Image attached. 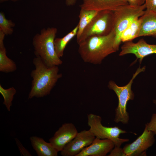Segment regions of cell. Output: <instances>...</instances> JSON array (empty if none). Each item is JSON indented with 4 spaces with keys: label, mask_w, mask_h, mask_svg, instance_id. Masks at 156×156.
I'll use <instances>...</instances> for the list:
<instances>
[{
    "label": "cell",
    "mask_w": 156,
    "mask_h": 156,
    "mask_svg": "<svg viewBox=\"0 0 156 156\" xmlns=\"http://www.w3.org/2000/svg\"><path fill=\"white\" fill-rule=\"evenodd\" d=\"M115 33L113 29L108 34L93 36L79 44L78 52L83 61L94 64H100L109 55L118 50L115 44Z\"/></svg>",
    "instance_id": "1"
},
{
    "label": "cell",
    "mask_w": 156,
    "mask_h": 156,
    "mask_svg": "<svg viewBox=\"0 0 156 156\" xmlns=\"http://www.w3.org/2000/svg\"><path fill=\"white\" fill-rule=\"evenodd\" d=\"M33 63L35 69L31 73L33 80L29 99L49 95L58 80L62 77V74L59 73L58 66L49 67L40 58L36 57L34 58Z\"/></svg>",
    "instance_id": "2"
},
{
    "label": "cell",
    "mask_w": 156,
    "mask_h": 156,
    "mask_svg": "<svg viewBox=\"0 0 156 156\" xmlns=\"http://www.w3.org/2000/svg\"><path fill=\"white\" fill-rule=\"evenodd\" d=\"M57 31L55 27L44 28L33 38L36 57L40 58L49 67L58 66L62 63L56 53L54 47V41Z\"/></svg>",
    "instance_id": "3"
},
{
    "label": "cell",
    "mask_w": 156,
    "mask_h": 156,
    "mask_svg": "<svg viewBox=\"0 0 156 156\" xmlns=\"http://www.w3.org/2000/svg\"><path fill=\"white\" fill-rule=\"evenodd\" d=\"M145 66L141 68L140 66L133 74L132 77L129 83L123 86H118L113 81L111 80L108 83V87L113 90L116 94L118 99V105L115 109L114 122L116 123L121 122L123 124L128 123L129 120V113L127 111L128 101L133 100L134 94L131 90V87L133 80L140 73L144 71Z\"/></svg>",
    "instance_id": "4"
},
{
    "label": "cell",
    "mask_w": 156,
    "mask_h": 156,
    "mask_svg": "<svg viewBox=\"0 0 156 156\" xmlns=\"http://www.w3.org/2000/svg\"><path fill=\"white\" fill-rule=\"evenodd\" d=\"M145 4L140 6L127 4L119 7L114 11L113 29L115 33V44L119 48L122 33L134 20L139 18L144 13Z\"/></svg>",
    "instance_id": "5"
},
{
    "label": "cell",
    "mask_w": 156,
    "mask_h": 156,
    "mask_svg": "<svg viewBox=\"0 0 156 156\" xmlns=\"http://www.w3.org/2000/svg\"><path fill=\"white\" fill-rule=\"evenodd\" d=\"M114 19V11L108 10L99 11L77 40V43L79 44L90 36L108 34L113 28Z\"/></svg>",
    "instance_id": "6"
},
{
    "label": "cell",
    "mask_w": 156,
    "mask_h": 156,
    "mask_svg": "<svg viewBox=\"0 0 156 156\" xmlns=\"http://www.w3.org/2000/svg\"><path fill=\"white\" fill-rule=\"evenodd\" d=\"M87 118L89 130L96 138L111 140L114 143V146L117 147H120L122 144L129 140L128 139L119 138L120 134L127 132L125 131L118 127H109L103 126L100 116L90 113L88 115Z\"/></svg>",
    "instance_id": "7"
},
{
    "label": "cell",
    "mask_w": 156,
    "mask_h": 156,
    "mask_svg": "<svg viewBox=\"0 0 156 156\" xmlns=\"http://www.w3.org/2000/svg\"><path fill=\"white\" fill-rule=\"evenodd\" d=\"M155 134L145 127L142 134L133 142L126 144L122 148L125 156L146 155V151L155 141Z\"/></svg>",
    "instance_id": "8"
},
{
    "label": "cell",
    "mask_w": 156,
    "mask_h": 156,
    "mask_svg": "<svg viewBox=\"0 0 156 156\" xmlns=\"http://www.w3.org/2000/svg\"><path fill=\"white\" fill-rule=\"evenodd\" d=\"M95 137L89 130H84L78 133L60 151L63 156H77L86 147L93 142Z\"/></svg>",
    "instance_id": "9"
},
{
    "label": "cell",
    "mask_w": 156,
    "mask_h": 156,
    "mask_svg": "<svg viewBox=\"0 0 156 156\" xmlns=\"http://www.w3.org/2000/svg\"><path fill=\"white\" fill-rule=\"evenodd\" d=\"M133 54L139 60L140 64L146 56L153 54H156V44L147 43L143 39L140 40L136 43L129 41L125 42L121 47L119 56L128 54Z\"/></svg>",
    "instance_id": "10"
},
{
    "label": "cell",
    "mask_w": 156,
    "mask_h": 156,
    "mask_svg": "<svg viewBox=\"0 0 156 156\" xmlns=\"http://www.w3.org/2000/svg\"><path fill=\"white\" fill-rule=\"evenodd\" d=\"M78 132L72 123L63 124L49 139V142L58 151H61L64 146L76 136Z\"/></svg>",
    "instance_id": "11"
},
{
    "label": "cell",
    "mask_w": 156,
    "mask_h": 156,
    "mask_svg": "<svg viewBox=\"0 0 156 156\" xmlns=\"http://www.w3.org/2000/svg\"><path fill=\"white\" fill-rule=\"evenodd\" d=\"M114 146V143L111 140L95 138L92 143L83 148L77 156H105L110 153Z\"/></svg>",
    "instance_id": "12"
},
{
    "label": "cell",
    "mask_w": 156,
    "mask_h": 156,
    "mask_svg": "<svg viewBox=\"0 0 156 156\" xmlns=\"http://www.w3.org/2000/svg\"><path fill=\"white\" fill-rule=\"evenodd\" d=\"M81 9L98 11H115L120 6L128 4L125 0H82Z\"/></svg>",
    "instance_id": "13"
},
{
    "label": "cell",
    "mask_w": 156,
    "mask_h": 156,
    "mask_svg": "<svg viewBox=\"0 0 156 156\" xmlns=\"http://www.w3.org/2000/svg\"><path fill=\"white\" fill-rule=\"evenodd\" d=\"M140 18L141 27L138 37L151 36L156 38V13L145 10Z\"/></svg>",
    "instance_id": "14"
},
{
    "label": "cell",
    "mask_w": 156,
    "mask_h": 156,
    "mask_svg": "<svg viewBox=\"0 0 156 156\" xmlns=\"http://www.w3.org/2000/svg\"><path fill=\"white\" fill-rule=\"evenodd\" d=\"M30 140L33 149L38 156H57L58 151L49 142L37 136L30 137Z\"/></svg>",
    "instance_id": "15"
},
{
    "label": "cell",
    "mask_w": 156,
    "mask_h": 156,
    "mask_svg": "<svg viewBox=\"0 0 156 156\" xmlns=\"http://www.w3.org/2000/svg\"><path fill=\"white\" fill-rule=\"evenodd\" d=\"M5 35L0 31V71L5 73L13 72L17 69L15 62L6 55V51L4 44Z\"/></svg>",
    "instance_id": "16"
},
{
    "label": "cell",
    "mask_w": 156,
    "mask_h": 156,
    "mask_svg": "<svg viewBox=\"0 0 156 156\" xmlns=\"http://www.w3.org/2000/svg\"><path fill=\"white\" fill-rule=\"evenodd\" d=\"M140 17L134 20L121 34L120 37L121 42L132 41L138 37L141 27Z\"/></svg>",
    "instance_id": "17"
},
{
    "label": "cell",
    "mask_w": 156,
    "mask_h": 156,
    "mask_svg": "<svg viewBox=\"0 0 156 156\" xmlns=\"http://www.w3.org/2000/svg\"><path fill=\"white\" fill-rule=\"evenodd\" d=\"M99 11L81 9L79 16V21L77 35V40H78L86 26Z\"/></svg>",
    "instance_id": "18"
},
{
    "label": "cell",
    "mask_w": 156,
    "mask_h": 156,
    "mask_svg": "<svg viewBox=\"0 0 156 156\" xmlns=\"http://www.w3.org/2000/svg\"><path fill=\"white\" fill-rule=\"evenodd\" d=\"M78 29L77 25L71 31L61 38H55L54 44L56 53L59 57H62L64 49L69 42L76 36Z\"/></svg>",
    "instance_id": "19"
},
{
    "label": "cell",
    "mask_w": 156,
    "mask_h": 156,
    "mask_svg": "<svg viewBox=\"0 0 156 156\" xmlns=\"http://www.w3.org/2000/svg\"><path fill=\"white\" fill-rule=\"evenodd\" d=\"M16 93V90L14 87L5 89L0 85V93L4 99L3 104L8 111H10V108L12 105V102Z\"/></svg>",
    "instance_id": "20"
},
{
    "label": "cell",
    "mask_w": 156,
    "mask_h": 156,
    "mask_svg": "<svg viewBox=\"0 0 156 156\" xmlns=\"http://www.w3.org/2000/svg\"><path fill=\"white\" fill-rule=\"evenodd\" d=\"M15 23L11 20L7 19L4 12H0V31L3 32L5 35H11L14 32Z\"/></svg>",
    "instance_id": "21"
},
{
    "label": "cell",
    "mask_w": 156,
    "mask_h": 156,
    "mask_svg": "<svg viewBox=\"0 0 156 156\" xmlns=\"http://www.w3.org/2000/svg\"><path fill=\"white\" fill-rule=\"evenodd\" d=\"M147 129L153 132L156 135V113L153 114L150 121L145 125Z\"/></svg>",
    "instance_id": "22"
},
{
    "label": "cell",
    "mask_w": 156,
    "mask_h": 156,
    "mask_svg": "<svg viewBox=\"0 0 156 156\" xmlns=\"http://www.w3.org/2000/svg\"><path fill=\"white\" fill-rule=\"evenodd\" d=\"M146 11L156 13V0H145Z\"/></svg>",
    "instance_id": "23"
},
{
    "label": "cell",
    "mask_w": 156,
    "mask_h": 156,
    "mask_svg": "<svg viewBox=\"0 0 156 156\" xmlns=\"http://www.w3.org/2000/svg\"><path fill=\"white\" fill-rule=\"evenodd\" d=\"M15 140L21 155L23 156H31L29 152L23 146L18 139L15 138Z\"/></svg>",
    "instance_id": "24"
},
{
    "label": "cell",
    "mask_w": 156,
    "mask_h": 156,
    "mask_svg": "<svg viewBox=\"0 0 156 156\" xmlns=\"http://www.w3.org/2000/svg\"><path fill=\"white\" fill-rule=\"evenodd\" d=\"M109 156H125L122 149L121 147L114 146L113 149L110 152Z\"/></svg>",
    "instance_id": "25"
},
{
    "label": "cell",
    "mask_w": 156,
    "mask_h": 156,
    "mask_svg": "<svg viewBox=\"0 0 156 156\" xmlns=\"http://www.w3.org/2000/svg\"><path fill=\"white\" fill-rule=\"evenodd\" d=\"M128 4L134 6H141L145 3V0H125Z\"/></svg>",
    "instance_id": "26"
},
{
    "label": "cell",
    "mask_w": 156,
    "mask_h": 156,
    "mask_svg": "<svg viewBox=\"0 0 156 156\" xmlns=\"http://www.w3.org/2000/svg\"><path fill=\"white\" fill-rule=\"evenodd\" d=\"M77 0H66V4L68 6H72L76 3Z\"/></svg>",
    "instance_id": "27"
},
{
    "label": "cell",
    "mask_w": 156,
    "mask_h": 156,
    "mask_svg": "<svg viewBox=\"0 0 156 156\" xmlns=\"http://www.w3.org/2000/svg\"><path fill=\"white\" fill-rule=\"evenodd\" d=\"M19 0H0V3H2L9 1H16Z\"/></svg>",
    "instance_id": "28"
},
{
    "label": "cell",
    "mask_w": 156,
    "mask_h": 156,
    "mask_svg": "<svg viewBox=\"0 0 156 156\" xmlns=\"http://www.w3.org/2000/svg\"><path fill=\"white\" fill-rule=\"evenodd\" d=\"M153 102L155 104L156 106V100H154L153 101Z\"/></svg>",
    "instance_id": "29"
}]
</instances>
